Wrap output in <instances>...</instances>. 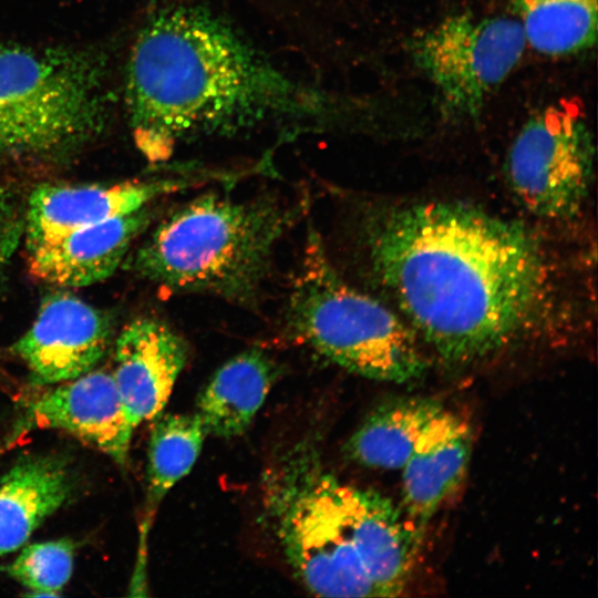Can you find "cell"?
Segmentation results:
<instances>
[{
	"label": "cell",
	"mask_w": 598,
	"mask_h": 598,
	"mask_svg": "<svg viewBox=\"0 0 598 598\" xmlns=\"http://www.w3.org/2000/svg\"><path fill=\"white\" fill-rule=\"evenodd\" d=\"M354 235L371 281L445 362L491 358L555 316L551 261L518 221L427 200L367 206Z\"/></svg>",
	"instance_id": "cell-1"
},
{
	"label": "cell",
	"mask_w": 598,
	"mask_h": 598,
	"mask_svg": "<svg viewBox=\"0 0 598 598\" xmlns=\"http://www.w3.org/2000/svg\"><path fill=\"white\" fill-rule=\"evenodd\" d=\"M288 86L217 18L198 9L155 13L140 30L125 74L137 147L166 158L185 137L224 134L286 102Z\"/></svg>",
	"instance_id": "cell-2"
},
{
	"label": "cell",
	"mask_w": 598,
	"mask_h": 598,
	"mask_svg": "<svg viewBox=\"0 0 598 598\" xmlns=\"http://www.w3.org/2000/svg\"><path fill=\"white\" fill-rule=\"evenodd\" d=\"M262 491L265 513L280 548L313 594H402L423 535L389 498L341 482L306 442L269 467Z\"/></svg>",
	"instance_id": "cell-3"
},
{
	"label": "cell",
	"mask_w": 598,
	"mask_h": 598,
	"mask_svg": "<svg viewBox=\"0 0 598 598\" xmlns=\"http://www.w3.org/2000/svg\"><path fill=\"white\" fill-rule=\"evenodd\" d=\"M306 203L278 194L234 197L208 192L164 217L137 248L130 268L172 292L258 306L274 251Z\"/></svg>",
	"instance_id": "cell-4"
},
{
	"label": "cell",
	"mask_w": 598,
	"mask_h": 598,
	"mask_svg": "<svg viewBox=\"0 0 598 598\" xmlns=\"http://www.w3.org/2000/svg\"><path fill=\"white\" fill-rule=\"evenodd\" d=\"M106 73L93 50L0 43V159H59L97 137Z\"/></svg>",
	"instance_id": "cell-5"
},
{
	"label": "cell",
	"mask_w": 598,
	"mask_h": 598,
	"mask_svg": "<svg viewBox=\"0 0 598 598\" xmlns=\"http://www.w3.org/2000/svg\"><path fill=\"white\" fill-rule=\"evenodd\" d=\"M289 331L318 353L359 375L396 383L426 369L419 338L389 307L351 286L322 240L309 233L286 305Z\"/></svg>",
	"instance_id": "cell-6"
},
{
	"label": "cell",
	"mask_w": 598,
	"mask_h": 598,
	"mask_svg": "<svg viewBox=\"0 0 598 598\" xmlns=\"http://www.w3.org/2000/svg\"><path fill=\"white\" fill-rule=\"evenodd\" d=\"M525 47L515 18L462 11L415 35L409 49L434 85L445 116L473 120L516 68Z\"/></svg>",
	"instance_id": "cell-7"
},
{
	"label": "cell",
	"mask_w": 598,
	"mask_h": 598,
	"mask_svg": "<svg viewBox=\"0 0 598 598\" xmlns=\"http://www.w3.org/2000/svg\"><path fill=\"white\" fill-rule=\"evenodd\" d=\"M594 164L595 145L586 122L568 109L550 106L532 115L515 136L505 177L526 210L563 219L584 205Z\"/></svg>",
	"instance_id": "cell-8"
},
{
	"label": "cell",
	"mask_w": 598,
	"mask_h": 598,
	"mask_svg": "<svg viewBox=\"0 0 598 598\" xmlns=\"http://www.w3.org/2000/svg\"><path fill=\"white\" fill-rule=\"evenodd\" d=\"M113 338L109 315L66 291L45 296L30 329L12 346L34 384L62 383L93 370Z\"/></svg>",
	"instance_id": "cell-9"
},
{
	"label": "cell",
	"mask_w": 598,
	"mask_h": 598,
	"mask_svg": "<svg viewBox=\"0 0 598 598\" xmlns=\"http://www.w3.org/2000/svg\"><path fill=\"white\" fill-rule=\"evenodd\" d=\"M207 181L174 177L112 185L40 184L24 205L27 250L50 244L72 231L150 206L155 199Z\"/></svg>",
	"instance_id": "cell-10"
},
{
	"label": "cell",
	"mask_w": 598,
	"mask_h": 598,
	"mask_svg": "<svg viewBox=\"0 0 598 598\" xmlns=\"http://www.w3.org/2000/svg\"><path fill=\"white\" fill-rule=\"evenodd\" d=\"M188 352L184 338L161 318L141 316L122 329L112 374L134 429L166 405Z\"/></svg>",
	"instance_id": "cell-11"
},
{
	"label": "cell",
	"mask_w": 598,
	"mask_h": 598,
	"mask_svg": "<svg viewBox=\"0 0 598 598\" xmlns=\"http://www.w3.org/2000/svg\"><path fill=\"white\" fill-rule=\"evenodd\" d=\"M25 429H56L110 455L128 456L134 427L128 421L112 371L91 370L43 393L25 413Z\"/></svg>",
	"instance_id": "cell-12"
},
{
	"label": "cell",
	"mask_w": 598,
	"mask_h": 598,
	"mask_svg": "<svg viewBox=\"0 0 598 598\" xmlns=\"http://www.w3.org/2000/svg\"><path fill=\"white\" fill-rule=\"evenodd\" d=\"M150 207L78 229L28 251L29 270L60 287H83L109 278L153 219Z\"/></svg>",
	"instance_id": "cell-13"
},
{
	"label": "cell",
	"mask_w": 598,
	"mask_h": 598,
	"mask_svg": "<svg viewBox=\"0 0 598 598\" xmlns=\"http://www.w3.org/2000/svg\"><path fill=\"white\" fill-rule=\"evenodd\" d=\"M472 443L468 424L443 409L421 434L402 467L404 516L422 535L440 505L463 481Z\"/></svg>",
	"instance_id": "cell-14"
},
{
	"label": "cell",
	"mask_w": 598,
	"mask_h": 598,
	"mask_svg": "<svg viewBox=\"0 0 598 598\" xmlns=\"http://www.w3.org/2000/svg\"><path fill=\"white\" fill-rule=\"evenodd\" d=\"M66 465L54 456L20 460L0 477V555L22 547L68 498Z\"/></svg>",
	"instance_id": "cell-15"
},
{
	"label": "cell",
	"mask_w": 598,
	"mask_h": 598,
	"mask_svg": "<svg viewBox=\"0 0 598 598\" xmlns=\"http://www.w3.org/2000/svg\"><path fill=\"white\" fill-rule=\"evenodd\" d=\"M267 354L249 350L225 362L202 391L196 414L207 434L231 439L250 425L276 377Z\"/></svg>",
	"instance_id": "cell-16"
},
{
	"label": "cell",
	"mask_w": 598,
	"mask_h": 598,
	"mask_svg": "<svg viewBox=\"0 0 598 598\" xmlns=\"http://www.w3.org/2000/svg\"><path fill=\"white\" fill-rule=\"evenodd\" d=\"M442 410V403L432 398L388 400L375 406L351 435L346 453L364 466L402 468L421 434Z\"/></svg>",
	"instance_id": "cell-17"
},
{
	"label": "cell",
	"mask_w": 598,
	"mask_h": 598,
	"mask_svg": "<svg viewBox=\"0 0 598 598\" xmlns=\"http://www.w3.org/2000/svg\"><path fill=\"white\" fill-rule=\"evenodd\" d=\"M526 43L550 56L590 49L597 39V0H509Z\"/></svg>",
	"instance_id": "cell-18"
},
{
	"label": "cell",
	"mask_w": 598,
	"mask_h": 598,
	"mask_svg": "<svg viewBox=\"0 0 598 598\" xmlns=\"http://www.w3.org/2000/svg\"><path fill=\"white\" fill-rule=\"evenodd\" d=\"M207 432L199 416L167 414L153 426L147 463V518L167 492L194 466Z\"/></svg>",
	"instance_id": "cell-19"
},
{
	"label": "cell",
	"mask_w": 598,
	"mask_h": 598,
	"mask_svg": "<svg viewBox=\"0 0 598 598\" xmlns=\"http://www.w3.org/2000/svg\"><path fill=\"white\" fill-rule=\"evenodd\" d=\"M74 544L66 538L24 547L4 570L31 590L30 596H58L71 578Z\"/></svg>",
	"instance_id": "cell-20"
},
{
	"label": "cell",
	"mask_w": 598,
	"mask_h": 598,
	"mask_svg": "<svg viewBox=\"0 0 598 598\" xmlns=\"http://www.w3.org/2000/svg\"><path fill=\"white\" fill-rule=\"evenodd\" d=\"M24 236V205L11 188L0 184V286Z\"/></svg>",
	"instance_id": "cell-21"
}]
</instances>
